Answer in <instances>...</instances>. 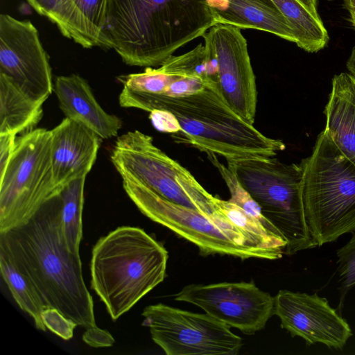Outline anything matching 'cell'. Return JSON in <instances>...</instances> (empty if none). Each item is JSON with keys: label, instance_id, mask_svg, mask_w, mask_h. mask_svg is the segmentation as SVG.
<instances>
[{"label": "cell", "instance_id": "cb8c5ba5", "mask_svg": "<svg viewBox=\"0 0 355 355\" xmlns=\"http://www.w3.org/2000/svg\"><path fill=\"white\" fill-rule=\"evenodd\" d=\"M159 68L167 73L198 78L206 86L218 89L216 59L206 43L182 55L169 57Z\"/></svg>", "mask_w": 355, "mask_h": 355}, {"label": "cell", "instance_id": "e0dca14e", "mask_svg": "<svg viewBox=\"0 0 355 355\" xmlns=\"http://www.w3.org/2000/svg\"><path fill=\"white\" fill-rule=\"evenodd\" d=\"M216 24L257 29L296 43L295 33L272 0H207Z\"/></svg>", "mask_w": 355, "mask_h": 355}, {"label": "cell", "instance_id": "30bf717a", "mask_svg": "<svg viewBox=\"0 0 355 355\" xmlns=\"http://www.w3.org/2000/svg\"><path fill=\"white\" fill-rule=\"evenodd\" d=\"M122 180L125 193L144 215L191 242L200 254H218L241 259H279L268 250L238 245L211 218L200 211L171 202L132 180Z\"/></svg>", "mask_w": 355, "mask_h": 355}, {"label": "cell", "instance_id": "4316f807", "mask_svg": "<svg viewBox=\"0 0 355 355\" xmlns=\"http://www.w3.org/2000/svg\"><path fill=\"white\" fill-rule=\"evenodd\" d=\"M207 157L217 168L229 189L230 198L228 200L239 206L248 214L259 221L269 231L282 236L272 224L264 217L259 205L241 184L236 175L229 168L220 162L215 154L208 153Z\"/></svg>", "mask_w": 355, "mask_h": 355}, {"label": "cell", "instance_id": "603a6c76", "mask_svg": "<svg viewBox=\"0 0 355 355\" xmlns=\"http://www.w3.org/2000/svg\"><path fill=\"white\" fill-rule=\"evenodd\" d=\"M0 271L18 306L33 318L37 329L45 331L47 329L41 316L45 306L38 292L10 254L2 248H0Z\"/></svg>", "mask_w": 355, "mask_h": 355}, {"label": "cell", "instance_id": "5b68a950", "mask_svg": "<svg viewBox=\"0 0 355 355\" xmlns=\"http://www.w3.org/2000/svg\"><path fill=\"white\" fill-rule=\"evenodd\" d=\"M306 220L318 246L355 231V164L321 132L302 160Z\"/></svg>", "mask_w": 355, "mask_h": 355}, {"label": "cell", "instance_id": "d6a6232c", "mask_svg": "<svg viewBox=\"0 0 355 355\" xmlns=\"http://www.w3.org/2000/svg\"><path fill=\"white\" fill-rule=\"evenodd\" d=\"M17 136L12 135H0V173L8 165L13 151Z\"/></svg>", "mask_w": 355, "mask_h": 355}, {"label": "cell", "instance_id": "44dd1931", "mask_svg": "<svg viewBox=\"0 0 355 355\" xmlns=\"http://www.w3.org/2000/svg\"><path fill=\"white\" fill-rule=\"evenodd\" d=\"M42 105L0 74V135L17 136L35 129L43 115Z\"/></svg>", "mask_w": 355, "mask_h": 355}, {"label": "cell", "instance_id": "7a4b0ae2", "mask_svg": "<svg viewBox=\"0 0 355 355\" xmlns=\"http://www.w3.org/2000/svg\"><path fill=\"white\" fill-rule=\"evenodd\" d=\"M215 24L207 0H107L104 48L128 65L155 67Z\"/></svg>", "mask_w": 355, "mask_h": 355}, {"label": "cell", "instance_id": "8d00e7d4", "mask_svg": "<svg viewBox=\"0 0 355 355\" xmlns=\"http://www.w3.org/2000/svg\"><path fill=\"white\" fill-rule=\"evenodd\" d=\"M352 87L354 89V94H355V78L352 75Z\"/></svg>", "mask_w": 355, "mask_h": 355}, {"label": "cell", "instance_id": "7c38bea8", "mask_svg": "<svg viewBox=\"0 0 355 355\" xmlns=\"http://www.w3.org/2000/svg\"><path fill=\"white\" fill-rule=\"evenodd\" d=\"M174 299L196 305L247 335L264 329L274 315V297L259 288L253 281L189 284Z\"/></svg>", "mask_w": 355, "mask_h": 355}, {"label": "cell", "instance_id": "d6986e66", "mask_svg": "<svg viewBox=\"0 0 355 355\" xmlns=\"http://www.w3.org/2000/svg\"><path fill=\"white\" fill-rule=\"evenodd\" d=\"M117 78L123 85L119 103L126 108H131L135 101L144 96H182L200 92L205 87L198 78L167 73L159 67H146L141 73L120 76Z\"/></svg>", "mask_w": 355, "mask_h": 355}, {"label": "cell", "instance_id": "f546056e", "mask_svg": "<svg viewBox=\"0 0 355 355\" xmlns=\"http://www.w3.org/2000/svg\"><path fill=\"white\" fill-rule=\"evenodd\" d=\"M74 3L101 37L104 48L103 30L107 0H73Z\"/></svg>", "mask_w": 355, "mask_h": 355}, {"label": "cell", "instance_id": "4dcf8cb0", "mask_svg": "<svg viewBox=\"0 0 355 355\" xmlns=\"http://www.w3.org/2000/svg\"><path fill=\"white\" fill-rule=\"evenodd\" d=\"M149 119L154 128L159 132L177 134L181 131L178 120L168 110H153L150 112Z\"/></svg>", "mask_w": 355, "mask_h": 355}, {"label": "cell", "instance_id": "f1b7e54d", "mask_svg": "<svg viewBox=\"0 0 355 355\" xmlns=\"http://www.w3.org/2000/svg\"><path fill=\"white\" fill-rule=\"evenodd\" d=\"M41 316L46 328L51 332L65 340L73 337L74 329L78 324L58 309L46 306L42 310Z\"/></svg>", "mask_w": 355, "mask_h": 355}, {"label": "cell", "instance_id": "d4e9b609", "mask_svg": "<svg viewBox=\"0 0 355 355\" xmlns=\"http://www.w3.org/2000/svg\"><path fill=\"white\" fill-rule=\"evenodd\" d=\"M218 209L255 245L276 254H284L286 241L266 229L259 221L248 214L242 208L230 200L214 196Z\"/></svg>", "mask_w": 355, "mask_h": 355}, {"label": "cell", "instance_id": "484cf974", "mask_svg": "<svg viewBox=\"0 0 355 355\" xmlns=\"http://www.w3.org/2000/svg\"><path fill=\"white\" fill-rule=\"evenodd\" d=\"M85 178L83 177L71 182L60 193L63 234L69 250L74 254H79L83 238L82 216Z\"/></svg>", "mask_w": 355, "mask_h": 355}, {"label": "cell", "instance_id": "ac0fdd59", "mask_svg": "<svg viewBox=\"0 0 355 355\" xmlns=\"http://www.w3.org/2000/svg\"><path fill=\"white\" fill-rule=\"evenodd\" d=\"M324 114V132L339 150L355 164V94L351 73L342 72L334 76Z\"/></svg>", "mask_w": 355, "mask_h": 355}, {"label": "cell", "instance_id": "5bb4252c", "mask_svg": "<svg viewBox=\"0 0 355 355\" xmlns=\"http://www.w3.org/2000/svg\"><path fill=\"white\" fill-rule=\"evenodd\" d=\"M274 298V315L280 319L282 328L307 345L321 343L342 349L352 336L347 320L316 293L280 290Z\"/></svg>", "mask_w": 355, "mask_h": 355}, {"label": "cell", "instance_id": "d590c367", "mask_svg": "<svg viewBox=\"0 0 355 355\" xmlns=\"http://www.w3.org/2000/svg\"><path fill=\"white\" fill-rule=\"evenodd\" d=\"M308 10L316 17L320 18L317 8V0H300Z\"/></svg>", "mask_w": 355, "mask_h": 355}, {"label": "cell", "instance_id": "9a60e30c", "mask_svg": "<svg viewBox=\"0 0 355 355\" xmlns=\"http://www.w3.org/2000/svg\"><path fill=\"white\" fill-rule=\"evenodd\" d=\"M51 134L53 184L60 194L69 183L86 177L90 172L102 139L66 117L51 130Z\"/></svg>", "mask_w": 355, "mask_h": 355}, {"label": "cell", "instance_id": "7402d4cb", "mask_svg": "<svg viewBox=\"0 0 355 355\" xmlns=\"http://www.w3.org/2000/svg\"><path fill=\"white\" fill-rule=\"evenodd\" d=\"M293 28L298 47L309 53L323 49L329 37L321 18L315 17L300 0H272Z\"/></svg>", "mask_w": 355, "mask_h": 355}, {"label": "cell", "instance_id": "4fadbf2b", "mask_svg": "<svg viewBox=\"0 0 355 355\" xmlns=\"http://www.w3.org/2000/svg\"><path fill=\"white\" fill-rule=\"evenodd\" d=\"M241 30L217 24L202 37L216 59L220 93L238 114L254 124L257 103L256 80L247 42Z\"/></svg>", "mask_w": 355, "mask_h": 355}, {"label": "cell", "instance_id": "836d02e7", "mask_svg": "<svg viewBox=\"0 0 355 355\" xmlns=\"http://www.w3.org/2000/svg\"><path fill=\"white\" fill-rule=\"evenodd\" d=\"M343 6L349 14L350 21L355 29V0H343Z\"/></svg>", "mask_w": 355, "mask_h": 355}, {"label": "cell", "instance_id": "6da1fadb", "mask_svg": "<svg viewBox=\"0 0 355 355\" xmlns=\"http://www.w3.org/2000/svg\"><path fill=\"white\" fill-rule=\"evenodd\" d=\"M58 195L25 225L0 233V248L34 285L45 307L58 309L84 328L96 327L94 302L83 279L79 254L67 245Z\"/></svg>", "mask_w": 355, "mask_h": 355}, {"label": "cell", "instance_id": "1f68e13d", "mask_svg": "<svg viewBox=\"0 0 355 355\" xmlns=\"http://www.w3.org/2000/svg\"><path fill=\"white\" fill-rule=\"evenodd\" d=\"M83 340L92 347H110L115 342L110 333L97 326L86 329L83 335Z\"/></svg>", "mask_w": 355, "mask_h": 355}, {"label": "cell", "instance_id": "ba28073f", "mask_svg": "<svg viewBox=\"0 0 355 355\" xmlns=\"http://www.w3.org/2000/svg\"><path fill=\"white\" fill-rule=\"evenodd\" d=\"M51 144V130L45 128L17 137L8 165L0 173V233L26 224L60 195L53 184Z\"/></svg>", "mask_w": 355, "mask_h": 355}, {"label": "cell", "instance_id": "9c48e42d", "mask_svg": "<svg viewBox=\"0 0 355 355\" xmlns=\"http://www.w3.org/2000/svg\"><path fill=\"white\" fill-rule=\"evenodd\" d=\"M142 325L166 355H236L242 338L208 313H196L162 303L146 306Z\"/></svg>", "mask_w": 355, "mask_h": 355}, {"label": "cell", "instance_id": "8992f818", "mask_svg": "<svg viewBox=\"0 0 355 355\" xmlns=\"http://www.w3.org/2000/svg\"><path fill=\"white\" fill-rule=\"evenodd\" d=\"M122 179L142 184L174 203L197 210L211 218L227 234L234 226L218 209L209 193L183 166L139 130L117 137L110 155Z\"/></svg>", "mask_w": 355, "mask_h": 355}, {"label": "cell", "instance_id": "74e56055", "mask_svg": "<svg viewBox=\"0 0 355 355\" xmlns=\"http://www.w3.org/2000/svg\"><path fill=\"white\" fill-rule=\"evenodd\" d=\"M329 1H331V0H329Z\"/></svg>", "mask_w": 355, "mask_h": 355}, {"label": "cell", "instance_id": "2e32d148", "mask_svg": "<svg viewBox=\"0 0 355 355\" xmlns=\"http://www.w3.org/2000/svg\"><path fill=\"white\" fill-rule=\"evenodd\" d=\"M53 90L66 118L92 130L102 139L118 135L122 121L102 108L83 77L76 74L58 76Z\"/></svg>", "mask_w": 355, "mask_h": 355}, {"label": "cell", "instance_id": "83f0119b", "mask_svg": "<svg viewBox=\"0 0 355 355\" xmlns=\"http://www.w3.org/2000/svg\"><path fill=\"white\" fill-rule=\"evenodd\" d=\"M350 240L337 250L340 280L345 295L355 286V231Z\"/></svg>", "mask_w": 355, "mask_h": 355}, {"label": "cell", "instance_id": "ffe728a7", "mask_svg": "<svg viewBox=\"0 0 355 355\" xmlns=\"http://www.w3.org/2000/svg\"><path fill=\"white\" fill-rule=\"evenodd\" d=\"M40 15L54 24L60 33L83 48L103 47L101 37L73 0H26Z\"/></svg>", "mask_w": 355, "mask_h": 355}, {"label": "cell", "instance_id": "e575fe53", "mask_svg": "<svg viewBox=\"0 0 355 355\" xmlns=\"http://www.w3.org/2000/svg\"><path fill=\"white\" fill-rule=\"evenodd\" d=\"M346 67L349 73L355 78V46L352 49L350 55L346 62Z\"/></svg>", "mask_w": 355, "mask_h": 355}, {"label": "cell", "instance_id": "8fae6325", "mask_svg": "<svg viewBox=\"0 0 355 355\" xmlns=\"http://www.w3.org/2000/svg\"><path fill=\"white\" fill-rule=\"evenodd\" d=\"M0 74L35 102L43 104L51 94L49 57L29 20L0 15Z\"/></svg>", "mask_w": 355, "mask_h": 355}, {"label": "cell", "instance_id": "52a82bcc", "mask_svg": "<svg viewBox=\"0 0 355 355\" xmlns=\"http://www.w3.org/2000/svg\"><path fill=\"white\" fill-rule=\"evenodd\" d=\"M227 163L264 217L286 241L284 254L318 246L305 218L300 164H286L274 157L230 159Z\"/></svg>", "mask_w": 355, "mask_h": 355}, {"label": "cell", "instance_id": "277c9868", "mask_svg": "<svg viewBox=\"0 0 355 355\" xmlns=\"http://www.w3.org/2000/svg\"><path fill=\"white\" fill-rule=\"evenodd\" d=\"M168 253L143 229L121 226L100 238L90 262L91 287L113 320L166 277Z\"/></svg>", "mask_w": 355, "mask_h": 355}, {"label": "cell", "instance_id": "3957f363", "mask_svg": "<svg viewBox=\"0 0 355 355\" xmlns=\"http://www.w3.org/2000/svg\"><path fill=\"white\" fill-rule=\"evenodd\" d=\"M131 108L150 112L166 110L178 120L182 141L204 153L226 159L273 157L286 148L279 139L268 137L238 114L218 89L205 86L196 93L182 96H148Z\"/></svg>", "mask_w": 355, "mask_h": 355}]
</instances>
